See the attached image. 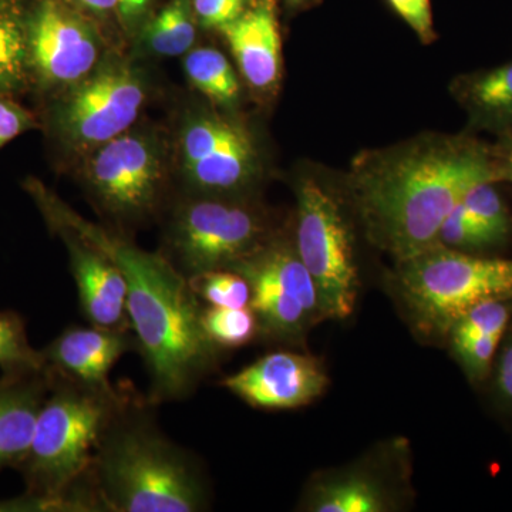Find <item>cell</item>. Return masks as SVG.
I'll list each match as a JSON object with an SVG mask.
<instances>
[{
	"label": "cell",
	"mask_w": 512,
	"mask_h": 512,
	"mask_svg": "<svg viewBox=\"0 0 512 512\" xmlns=\"http://www.w3.org/2000/svg\"><path fill=\"white\" fill-rule=\"evenodd\" d=\"M481 183L498 184L493 151L466 134L363 154L350 174L367 237L399 262L439 244L448 212Z\"/></svg>",
	"instance_id": "1"
},
{
	"label": "cell",
	"mask_w": 512,
	"mask_h": 512,
	"mask_svg": "<svg viewBox=\"0 0 512 512\" xmlns=\"http://www.w3.org/2000/svg\"><path fill=\"white\" fill-rule=\"evenodd\" d=\"M29 194L45 217L57 218L92 241L116 262L127 284V308L137 350L150 377L154 404L185 399L217 366L222 350L202 326L200 299L170 259L151 254L80 218L42 184Z\"/></svg>",
	"instance_id": "2"
},
{
	"label": "cell",
	"mask_w": 512,
	"mask_h": 512,
	"mask_svg": "<svg viewBox=\"0 0 512 512\" xmlns=\"http://www.w3.org/2000/svg\"><path fill=\"white\" fill-rule=\"evenodd\" d=\"M153 406L127 392L101 436L87 473L101 512H200L210 505L200 464L165 436Z\"/></svg>",
	"instance_id": "3"
},
{
	"label": "cell",
	"mask_w": 512,
	"mask_h": 512,
	"mask_svg": "<svg viewBox=\"0 0 512 512\" xmlns=\"http://www.w3.org/2000/svg\"><path fill=\"white\" fill-rule=\"evenodd\" d=\"M50 377L32 444L18 468L26 491L0 501V512H96L90 494L73 487L89 473L101 436L127 392L100 393Z\"/></svg>",
	"instance_id": "4"
},
{
	"label": "cell",
	"mask_w": 512,
	"mask_h": 512,
	"mask_svg": "<svg viewBox=\"0 0 512 512\" xmlns=\"http://www.w3.org/2000/svg\"><path fill=\"white\" fill-rule=\"evenodd\" d=\"M397 268V292L424 335L447 336L461 316L481 303L512 302V259L436 244Z\"/></svg>",
	"instance_id": "5"
},
{
	"label": "cell",
	"mask_w": 512,
	"mask_h": 512,
	"mask_svg": "<svg viewBox=\"0 0 512 512\" xmlns=\"http://www.w3.org/2000/svg\"><path fill=\"white\" fill-rule=\"evenodd\" d=\"M167 237L170 261L187 278L231 269L269 244L264 218L254 208L220 198L178 205Z\"/></svg>",
	"instance_id": "6"
},
{
	"label": "cell",
	"mask_w": 512,
	"mask_h": 512,
	"mask_svg": "<svg viewBox=\"0 0 512 512\" xmlns=\"http://www.w3.org/2000/svg\"><path fill=\"white\" fill-rule=\"evenodd\" d=\"M295 248L318 286L326 316L352 315L359 293L352 234L338 201L311 178L298 187Z\"/></svg>",
	"instance_id": "7"
},
{
	"label": "cell",
	"mask_w": 512,
	"mask_h": 512,
	"mask_svg": "<svg viewBox=\"0 0 512 512\" xmlns=\"http://www.w3.org/2000/svg\"><path fill=\"white\" fill-rule=\"evenodd\" d=\"M251 286V308L259 335L281 342H298L326 316L315 281L295 247L269 242L254 255L232 266Z\"/></svg>",
	"instance_id": "8"
},
{
	"label": "cell",
	"mask_w": 512,
	"mask_h": 512,
	"mask_svg": "<svg viewBox=\"0 0 512 512\" xmlns=\"http://www.w3.org/2000/svg\"><path fill=\"white\" fill-rule=\"evenodd\" d=\"M146 99L143 80L124 62L94 69L53 106L52 127L67 146L92 150L126 133Z\"/></svg>",
	"instance_id": "9"
},
{
	"label": "cell",
	"mask_w": 512,
	"mask_h": 512,
	"mask_svg": "<svg viewBox=\"0 0 512 512\" xmlns=\"http://www.w3.org/2000/svg\"><path fill=\"white\" fill-rule=\"evenodd\" d=\"M25 20L30 84L45 90L74 86L96 69L99 39L62 0L29 2Z\"/></svg>",
	"instance_id": "10"
},
{
	"label": "cell",
	"mask_w": 512,
	"mask_h": 512,
	"mask_svg": "<svg viewBox=\"0 0 512 512\" xmlns=\"http://www.w3.org/2000/svg\"><path fill=\"white\" fill-rule=\"evenodd\" d=\"M163 174L156 143L127 131L97 147L86 168L87 184L101 207L123 220L154 210Z\"/></svg>",
	"instance_id": "11"
},
{
	"label": "cell",
	"mask_w": 512,
	"mask_h": 512,
	"mask_svg": "<svg viewBox=\"0 0 512 512\" xmlns=\"http://www.w3.org/2000/svg\"><path fill=\"white\" fill-rule=\"evenodd\" d=\"M183 170L192 187L225 194L247 187L256 174V151L244 128L214 114L194 117L180 137Z\"/></svg>",
	"instance_id": "12"
},
{
	"label": "cell",
	"mask_w": 512,
	"mask_h": 512,
	"mask_svg": "<svg viewBox=\"0 0 512 512\" xmlns=\"http://www.w3.org/2000/svg\"><path fill=\"white\" fill-rule=\"evenodd\" d=\"M221 384L256 409L288 410L318 399L329 377L316 357L274 352L225 377Z\"/></svg>",
	"instance_id": "13"
},
{
	"label": "cell",
	"mask_w": 512,
	"mask_h": 512,
	"mask_svg": "<svg viewBox=\"0 0 512 512\" xmlns=\"http://www.w3.org/2000/svg\"><path fill=\"white\" fill-rule=\"evenodd\" d=\"M45 218L69 251L80 309L87 322L99 328L131 330L126 279L116 262L70 225Z\"/></svg>",
	"instance_id": "14"
},
{
	"label": "cell",
	"mask_w": 512,
	"mask_h": 512,
	"mask_svg": "<svg viewBox=\"0 0 512 512\" xmlns=\"http://www.w3.org/2000/svg\"><path fill=\"white\" fill-rule=\"evenodd\" d=\"M131 350H137L133 330L90 325L69 326L40 352L46 369L53 375L96 392L114 393L111 369Z\"/></svg>",
	"instance_id": "15"
},
{
	"label": "cell",
	"mask_w": 512,
	"mask_h": 512,
	"mask_svg": "<svg viewBox=\"0 0 512 512\" xmlns=\"http://www.w3.org/2000/svg\"><path fill=\"white\" fill-rule=\"evenodd\" d=\"M242 76L256 90H269L281 76V33L275 0H256L221 29Z\"/></svg>",
	"instance_id": "16"
},
{
	"label": "cell",
	"mask_w": 512,
	"mask_h": 512,
	"mask_svg": "<svg viewBox=\"0 0 512 512\" xmlns=\"http://www.w3.org/2000/svg\"><path fill=\"white\" fill-rule=\"evenodd\" d=\"M50 384L46 366L40 372L0 377V473L18 470L25 460Z\"/></svg>",
	"instance_id": "17"
},
{
	"label": "cell",
	"mask_w": 512,
	"mask_h": 512,
	"mask_svg": "<svg viewBox=\"0 0 512 512\" xmlns=\"http://www.w3.org/2000/svg\"><path fill=\"white\" fill-rule=\"evenodd\" d=\"M511 319L512 302H485L451 326L447 335L451 349L471 382L483 383L490 379Z\"/></svg>",
	"instance_id": "18"
},
{
	"label": "cell",
	"mask_w": 512,
	"mask_h": 512,
	"mask_svg": "<svg viewBox=\"0 0 512 512\" xmlns=\"http://www.w3.org/2000/svg\"><path fill=\"white\" fill-rule=\"evenodd\" d=\"M453 92L471 126L497 134L512 128V62L458 77Z\"/></svg>",
	"instance_id": "19"
},
{
	"label": "cell",
	"mask_w": 512,
	"mask_h": 512,
	"mask_svg": "<svg viewBox=\"0 0 512 512\" xmlns=\"http://www.w3.org/2000/svg\"><path fill=\"white\" fill-rule=\"evenodd\" d=\"M392 505L380 481L357 471L319 481L306 497V510L313 512H384Z\"/></svg>",
	"instance_id": "20"
},
{
	"label": "cell",
	"mask_w": 512,
	"mask_h": 512,
	"mask_svg": "<svg viewBox=\"0 0 512 512\" xmlns=\"http://www.w3.org/2000/svg\"><path fill=\"white\" fill-rule=\"evenodd\" d=\"M25 10V0H0V96L32 86Z\"/></svg>",
	"instance_id": "21"
},
{
	"label": "cell",
	"mask_w": 512,
	"mask_h": 512,
	"mask_svg": "<svg viewBox=\"0 0 512 512\" xmlns=\"http://www.w3.org/2000/svg\"><path fill=\"white\" fill-rule=\"evenodd\" d=\"M191 0H171L151 20L143 40L151 52L161 56H181L190 52L197 36Z\"/></svg>",
	"instance_id": "22"
},
{
	"label": "cell",
	"mask_w": 512,
	"mask_h": 512,
	"mask_svg": "<svg viewBox=\"0 0 512 512\" xmlns=\"http://www.w3.org/2000/svg\"><path fill=\"white\" fill-rule=\"evenodd\" d=\"M185 73L190 82L221 104H231L238 99L239 82L227 57L211 47L190 50L185 57Z\"/></svg>",
	"instance_id": "23"
},
{
	"label": "cell",
	"mask_w": 512,
	"mask_h": 512,
	"mask_svg": "<svg viewBox=\"0 0 512 512\" xmlns=\"http://www.w3.org/2000/svg\"><path fill=\"white\" fill-rule=\"evenodd\" d=\"M45 369L42 352L32 348L26 323L18 312L0 311V370L15 376Z\"/></svg>",
	"instance_id": "24"
},
{
	"label": "cell",
	"mask_w": 512,
	"mask_h": 512,
	"mask_svg": "<svg viewBox=\"0 0 512 512\" xmlns=\"http://www.w3.org/2000/svg\"><path fill=\"white\" fill-rule=\"evenodd\" d=\"M202 326L220 350L247 346L259 335V322L251 306L222 308L210 306L202 311Z\"/></svg>",
	"instance_id": "25"
},
{
	"label": "cell",
	"mask_w": 512,
	"mask_h": 512,
	"mask_svg": "<svg viewBox=\"0 0 512 512\" xmlns=\"http://www.w3.org/2000/svg\"><path fill=\"white\" fill-rule=\"evenodd\" d=\"M192 291L201 302L222 308H245L251 305L249 282L231 269H215L188 278Z\"/></svg>",
	"instance_id": "26"
},
{
	"label": "cell",
	"mask_w": 512,
	"mask_h": 512,
	"mask_svg": "<svg viewBox=\"0 0 512 512\" xmlns=\"http://www.w3.org/2000/svg\"><path fill=\"white\" fill-rule=\"evenodd\" d=\"M495 185L497 183L477 184L464 195L461 202L477 224L491 235L497 245H501L510 235L511 220L503 197Z\"/></svg>",
	"instance_id": "27"
},
{
	"label": "cell",
	"mask_w": 512,
	"mask_h": 512,
	"mask_svg": "<svg viewBox=\"0 0 512 512\" xmlns=\"http://www.w3.org/2000/svg\"><path fill=\"white\" fill-rule=\"evenodd\" d=\"M439 244L470 254L497 247V242L471 217L463 202L457 204L444 218L439 229Z\"/></svg>",
	"instance_id": "28"
},
{
	"label": "cell",
	"mask_w": 512,
	"mask_h": 512,
	"mask_svg": "<svg viewBox=\"0 0 512 512\" xmlns=\"http://www.w3.org/2000/svg\"><path fill=\"white\" fill-rule=\"evenodd\" d=\"M195 18L208 29H222L249 8V0H191Z\"/></svg>",
	"instance_id": "29"
},
{
	"label": "cell",
	"mask_w": 512,
	"mask_h": 512,
	"mask_svg": "<svg viewBox=\"0 0 512 512\" xmlns=\"http://www.w3.org/2000/svg\"><path fill=\"white\" fill-rule=\"evenodd\" d=\"M39 126L35 114L9 96H0V148Z\"/></svg>",
	"instance_id": "30"
},
{
	"label": "cell",
	"mask_w": 512,
	"mask_h": 512,
	"mask_svg": "<svg viewBox=\"0 0 512 512\" xmlns=\"http://www.w3.org/2000/svg\"><path fill=\"white\" fill-rule=\"evenodd\" d=\"M390 6L416 32L421 42L433 43L434 32L433 12L430 0H389Z\"/></svg>",
	"instance_id": "31"
},
{
	"label": "cell",
	"mask_w": 512,
	"mask_h": 512,
	"mask_svg": "<svg viewBox=\"0 0 512 512\" xmlns=\"http://www.w3.org/2000/svg\"><path fill=\"white\" fill-rule=\"evenodd\" d=\"M494 393L504 406L512 409V329L505 333L493 366Z\"/></svg>",
	"instance_id": "32"
},
{
	"label": "cell",
	"mask_w": 512,
	"mask_h": 512,
	"mask_svg": "<svg viewBox=\"0 0 512 512\" xmlns=\"http://www.w3.org/2000/svg\"><path fill=\"white\" fill-rule=\"evenodd\" d=\"M491 151L498 183H512V128L498 133V141Z\"/></svg>",
	"instance_id": "33"
},
{
	"label": "cell",
	"mask_w": 512,
	"mask_h": 512,
	"mask_svg": "<svg viewBox=\"0 0 512 512\" xmlns=\"http://www.w3.org/2000/svg\"><path fill=\"white\" fill-rule=\"evenodd\" d=\"M151 0H117V12L126 25H133L146 12Z\"/></svg>",
	"instance_id": "34"
},
{
	"label": "cell",
	"mask_w": 512,
	"mask_h": 512,
	"mask_svg": "<svg viewBox=\"0 0 512 512\" xmlns=\"http://www.w3.org/2000/svg\"><path fill=\"white\" fill-rule=\"evenodd\" d=\"M77 2L96 13L109 12L117 8V0H77Z\"/></svg>",
	"instance_id": "35"
},
{
	"label": "cell",
	"mask_w": 512,
	"mask_h": 512,
	"mask_svg": "<svg viewBox=\"0 0 512 512\" xmlns=\"http://www.w3.org/2000/svg\"><path fill=\"white\" fill-rule=\"evenodd\" d=\"M289 2H291L292 5H299V3L305 2V0H289Z\"/></svg>",
	"instance_id": "36"
}]
</instances>
